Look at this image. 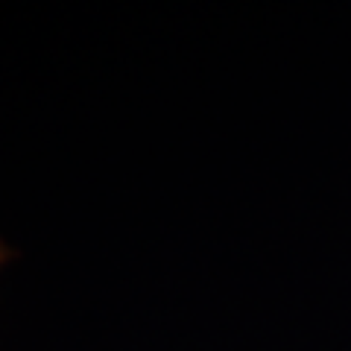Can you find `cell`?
Wrapping results in <instances>:
<instances>
[{
    "instance_id": "cell-1",
    "label": "cell",
    "mask_w": 351,
    "mask_h": 351,
    "mask_svg": "<svg viewBox=\"0 0 351 351\" xmlns=\"http://www.w3.org/2000/svg\"><path fill=\"white\" fill-rule=\"evenodd\" d=\"M9 261V249L3 246V243H0V263H6Z\"/></svg>"
}]
</instances>
